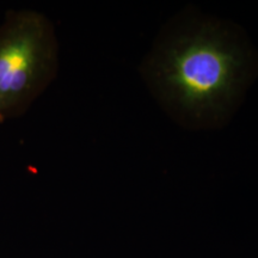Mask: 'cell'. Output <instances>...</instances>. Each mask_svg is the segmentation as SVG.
<instances>
[{"label": "cell", "mask_w": 258, "mask_h": 258, "mask_svg": "<svg viewBox=\"0 0 258 258\" xmlns=\"http://www.w3.org/2000/svg\"><path fill=\"white\" fill-rule=\"evenodd\" d=\"M257 72V54L244 32L202 16L167 25L144 69L164 109L196 129L230 120Z\"/></svg>", "instance_id": "6da1fadb"}, {"label": "cell", "mask_w": 258, "mask_h": 258, "mask_svg": "<svg viewBox=\"0 0 258 258\" xmlns=\"http://www.w3.org/2000/svg\"><path fill=\"white\" fill-rule=\"evenodd\" d=\"M59 41L53 22L30 9L0 22V125L23 116L56 78Z\"/></svg>", "instance_id": "7a4b0ae2"}]
</instances>
